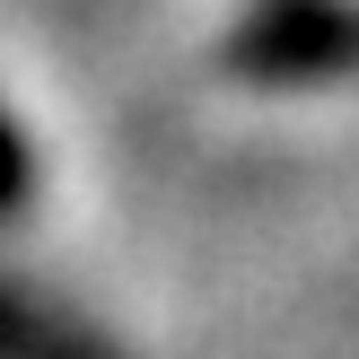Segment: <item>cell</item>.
<instances>
[{
    "label": "cell",
    "mask_w": 359,
    "mask_h": 359,
    "mask_svg": "<svg viewBox=\"0 0 359 359\" xmlns=\"http://www.w3.org/2000/svg\"><path fill=\"white\" fill-rule=\"evenodd\" d=\"M245 88H333L359 79V0H263L219 44Z\"/></svg>",
    "instance_id": "cell-1"
},
{
    "label": "cell",
    "mask_w": 359,
    "mask_h": 359,
    "mask_svg": "<svg viewBox=\"0 0 359 359\" xmlns=\"http://www.w3.org/2000/svg\"><path fill=\"white\" fill-rule=\"evenodd\" d=\"M0 359H88L70 342L62 325H44L35 307H18V298H0Z\"/></svg>",
    "instance_id": "cell-2"
},
{
    "label": "cell",
    "mask_w": 359,
    "mask_h": 359,
    "mask_svg": "<svg viewBox=\"0 0 359 359\" xmlns=\"http://www.w3.org/2000/svg\"><path fill=\"white\" fill-rule=\"evenodd\" d=\"M27 193H35V149H27V132L0 114V219L27 210Z\"/></svg>",
    "instance_id": "cell-3"
}]
</instances>
